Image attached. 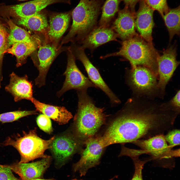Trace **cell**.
Returning <instances> with one entry per match:
<instances>
[{
    "label": "cell",
    "mask_w": 180,
    "mask_h": 180,
    "mask_svg": "<svg viewBox=\"0 0 180 180\" xmlns=\"http://www.w3.org/2000/svg\"><path fill=\"white\" fill-rule=\"evenodd\" d=\"M36 110L47 116L60 124L68 123L73 118L72 113L64 106H59L41 102L34 97L30 101Z\"/></svg>",
    "instance_id": "cell-21"
},
{
    "label": "cell",
    "mask_w": 180,
    "mask_h": 180,
    "mask_svg": "<svg viewBox=\"0 0 180 180\" xmlns=\"http://www.w3.org/2000/svg\"><path fill=\"white\" fill-rule=\"evenodd\" d=\"M37 45L34 41L30 42H20L16 43L12 47L7 49L5 52L14 55L16 57V66H22L26 57L35 50Z\"/></svg>",
    "instance_id": "cell-22"
},
{
    "label": "cell",
    "mask_w": 180,
    "mask_h": 180,
    "mask_svg": "<svg viewBox=\"0 0 180 180\" xmlns=\"http://www.w3.org/2000/svg\"><path fill=\"white\" fill-rule=\"evenodd\" d=\"M176 46H170L157 60L159 81L157 87L162 94H164L166 84L180 64L176 60Z\"/></svg>",
    "instance_id": "cell-11"
},
{
    "label": "cell",
    "mask_w": 180,
    "mask_h": 180,
    "mask_svg": "<svg viewBox=\"0 0 180 180\" xmlns=\"http://www.w3.org/2000/svg\"><path fill=\"white\" fill-rule=\"evenodd\" d=\"M9 84L5 90L13 96L15 102L23 99L30 101L33 97L32 86L26 75L20 77L12 72L10 75Z\"/></svg>",
    "instance_id": "cell-17"
},
{
    "label": "cell",
    "mask_w": 180,
    "mask_h": 180,
    "mask_svg": "<svg viewBox=\"0 0 180 180\" xmlns=\"http://www.w3.org/2000/svg\"><path fill=\"white\" fill-rule=\"evenodd\" d=\"M37 114L36 110H18L0 114V122L3 123L12 122L27 116Z\"/></svg>",
    "instance_id": "cell-27"
},
{
    "label": "cell",
    "mask_w": 180,
    "mask_h": 180,
    "mask_svg": "<svg viewBox=\"0 0 180 180\" xmlns=\"http://www.w3.org/2000/svg\"><path fill=\"white\" fill-rule=\"evenodd\" d=\"M86 91H77L78 108L74 118L76 136L83 143L95 136L108 116L104 108L96 106Z\"/></svg>",
    "instance_id": "cell-2"
},
{
    "label": "cell",
    "mask_w": 180,
    "mask_h": 180,
    "mask_svg": "<svg viewBox=\"0 0 180 180\" xmlns=\"http://www.w3.org/2000/svg\"><path fill=\"white\" fill-rule=\"evenodd\" d=\"M81 142H83L76 136L70 135L55 136L50 148L56 166L60 167L64 165L79 150Z\"/></svg>",
    "instance_id": "cell-10"
},
{
    "label": "cell",
    "mask_w": 180,
    "mask_h": 180,
    "mask_svg": "<svg viewBox=\"0 0 180 180\" xmlns=\"http://www.w3.org/2000/svg\"><path fill=\"white\" fill-rule=\"evenodd\" d=\"M103 0H80L72 13V23L62 44L82 40L96 26Z\"/></svg>",
    "instance_id": "cell-4"
},
{
    "label": "cell",
    "mask_w": 180,
    "mask_h": 180,
    "mask_svg": "<svg viewBox=\"0 0 180 180\" xmlns=\"http://www.w3.org/2000/svg\"><path fill=\"white\" fill-rule=\"evenodd\" d=\"M53 136L48 140H44L39 137L35 130H30L22 136L13 139L7 138L4 142L5 146H10L16 148L21 156L20 163H26L39 158H44L46 150L50 148L54 140Z\"/></svg>",
    "instance_id": "cell-5"
},
{
    "label": "cell",
    "mask_w": 180,
    "mask_h": 180,
    "mask_svg": "<svg viewBox=\"0 0 180 180\" xmlns=\"http://www.w3.org/2000/svg\"><path fill=\"white\" fill-rule=\"evenodd\" d=\"M136 12L125 6L118 10V16L114 21L112 28L118 37L123 40L138 35L136 32L135 22Z\"/></svg>",
    "instance_id": "cell-14"
},
{
    "label": "cell",
    "mask_w": 180,
    "mask_h": 180,
    "mask_svg": "<svg viewBox=\"0 0 180 180\" xmlns=\"http://www.w3.org/2000/svg\"><path fill=\"white\" fill-rule=\"evenodd\" d=\"M114 178H112L111 179H110V180H113ZM72 180H78L76 179H74Z\"/></svg>",
    "instance_id": "cell-37"
},
{
    "label": "cell",
    "mask_w": 180,
    "mask_h": 180,
    "mask_svg": "<svg viewBox=\"0 0 180 180\" xmlns=\"http://www.w3.org/2000/svg\"><path fill=\"white\" fill-rule=\"evenodd\" d=\"M116 34L108 26L95 27L82 39L80 47L84 50L88 48L94 50L110 41L116 40Z\"/></svg>",
    "instance_id": "cell-19"
},
{
    "label": "cell",
    "mask_w": 180,
    "mask_h": 180,
    "mask_svg": "<svg viewBox=\"0 0 180 180\" xmlns=\"http://www.w3.org/2000/svg\"><path fill=\"white\" fill-rule=\"evenodd\" d=\"M177 115L160 106H146L130 99L110 121L101 139L106 147L164 134L172 128Z\"/></svg>",
    "instance_id": "cell-1"
},
{
    "label": "cell",
    "mask_w": 180,
    "mask_h": 180,
    "mask_svg": "<svg viewBox=\"0 0 180 180\" xmlns=\"http://www.w3.org/2000/svg\"><path fill=\"white\" fill-rule=\"evenodd\" d=\"M158 76L150 69L138 66L130 71L128 75V84L134 92L148 94L157 89Z\"/></svg>",
    "instance_id": "cell-9"
},
{
    "label": "cell",
    "mask_w": 180,
    "mask_h": 180,
    "mask_svg": "<svg viewBox=\"0 0 180 180\" xmlns=\"http://www.w3.org/2000/svg\"><path fill=\"white\" fill-rule=\"evenodd\" d=\"M7 165L0 164V180H22L15 177Z\"/></svg>",
    "instance_id": "cell-34"
},
{
    "label": "cell",
    "mask_w": 180,
    "mask_h": 180,
    "mask_svg": "<svg viewBox=\"0 0 180 180\" xmlns=\"http://www.w3.org/2000/svg\"><path fill=\"white\" fill-rule=\"evenodd\" d=\"M135 167L134 172L131 180H143L142 170L145 163L149 161L148 160H141L139 158L132 160Z\"/></svg>",
    "instance_id": "cell-33"
},
{
    "label": "cell",
    "mask_w": 180,
    "mask_h": 180,
    "mask_svg": "<svg viewBox=\"0 0 180 180\" xmlns=\"http://www.w3.org/2000/svg\"><path fill=\"white\" fill-rule=\"evenodd\" d=\"M8 23L10 30L8 38V47L17 42L33 40L29 34L24 29L17 26L10 20H8Z\"/></svg>",
    "instance_id": "cell-26"
},
{
    "label": "cell",
    "mask_w": 180,
    "mask_h": 180,
    "mask_svg": "<svg viewBox=\"0 0 180 180\" xmlns=\"http://www.w3.org/2000/svg\"><path fill=\"white\" fill-rule=\"evenodd\" d=\"M67 65L63 74L66 78L61 89L57 93L58 97L67 91L71 89L78 90H86L90 87L96 88L88 78L84 75L77 67L75 56L69 50L68 54Z\"/></svg>",
    "instance_id": "cell-8"
},
{
    "label": "cell",
    "mask_w": 180,
    "mask_h": 180,
    "mask_svg": "<svg viewBox=\"0 0 180 180\" xmlns=\"http://www.w3.org/2000/svg\"><path fill=\"white\" fill-rule=\"evenodd\" d=\"M160 55L153 45L144 40L139 34L123 40L122 46L117 52L102 57L120 56L130 62L132 68L138 66L146 67L158 76L157 60Z\"/></svg>",
    "instance_id": "cell-3"
},
{
    "label": "cell",
    "mask_w": 180,
    "mask_h": 180,
    "mask_svg": "<svg viewBox=\"0 0 180 180\" xmlns=\"http://www.w3.org/2000/svg\"><path fill=\"white\" fill-rule=\"evenodd\" d=\"M132 143L141 149L134 150L135 153L139 156L147 154L150 160L156 161L170 160L174 157L180 156V149L174 150L168 144L163 134L149 138L136 140Z\"/></svg>",
    "instance_id": "cell-6"
},
{
    "label": "cell",
    "mask_w": 180,
    "mask_h": 180,
    "mask_svg": "<svg viewBox=\"0 0 180 180\" xmlns=\"http://www.w3.org/2000/svg\"><path fill=\"white\" fill-rule=\"evenodd\" d=\"M140 0H123L125 6L128 8L130 10L135 12V7L137 3Z\"/></svg>",
    "instance_id": "cell-35"
},
{
    "label": "cell",
    "mask_w": 180,
    "mask_h": 180,
    "mask_svg": "<svg viewBox=\"0 0 180 180\" xmlns=\"http://www.w3.org/2000/svg\"><path fill=\"white\" fill-rule=\"evenodd\" d=\"M18 22L32 30L46 34L48 29L49 25L46 16L40 12L29 17L20 18Z\"/></svg>",
    "instance_id": "cell-23"
},
{
    "label": "cell",
    "mask_w": 180,
    "mask_h": 180,
    "mask_svg": "<svg viewBox=\"0 0 180 180\" xmlns=\"http://www.w3.org/2000/svg\"><path fill=\"white\" fill-rule=\"evenodd\" d=\"M139 7L136 12L135 24L136 30L146 41L153 45L152 33L154 24L153 19L154 10L143 0L139 1Z\"/></svg>",
    "instance_id": "cell-13"
},
{
    "label": "cell",
    "mask_w": 180,
    "mask_h": 180,
    "mask_svg": "<svg viewBox=\"0 0 180 180\" xmlns=\"http://www.w3.org/2000/svg\"><path fill=\"white\" fill-rule=\"evenodd\" d=\"M8 34L4 26L0 22V88L2 80V60L4 54L7 49V40Z\"/></svg>",
    "instance_id": "cell-28"
},
{
    "label": "cell",
    "mask_w": 180,
    "mask_h": 180,
    "mask_svg": "<svg viewBox=\"0 0 180 180\" xmlns=\"http://www.w3.org/2000/svg\"><path fill=\"white\" fill-rule=\"evenodd\" d=\"M146 3L154 10L157 11L162 17L168 11L167 0H143Z\"/></svg>",
    "instance_id": "cell-29"
},
{
    "label": "cell",
    "mask_w": 180,
    "mask_h": 180,
    "mask_svg": "<svg viewBox=\"0 0 180 180\" xmlns=\"http://www.w3.org/2000/svg\"><path fill=\"white\" fill-rule=\"evenodd\" d=\"M180 130L178 129L171 130L164 136L165 139L171 148L180 145Z\"/></svg>",
    "instance_id": "cell-32"
},
{
    "label": "cell",
    "mask_w": 180,
    "mask_h": 180,
    "mask_svg": "<svg viewBox=\"0 0 180 180\" xmlns=\"http://www.w3.org/2000/svg\"><path fill=\"white\" fill-rule=\"evenodd\" d=\"M20 1H25V0H18Z\"/></svg>",
    "instance_id": "cell-38"
},
{
    "label": "cell",
    "mask_w": 180,
    "mask_h": 180,
    "mask_svg": "<svg viewBox=\"0 0 180 180\" xmlns=\"http://www.w3.org/2000/svg\"><path fill=\"white\" fill-rule=\"evenodd\" d=\"M71 18L70 12L54 13L50 17V25L46 34L56 48L58 42L68 26Z\"/></svg>",
    "instance_id": "cell-20"
},
{
    "label": "cell",
    "mask_w": 180,
    "mask_h": 180,
    "mask_svg": "<svg viewBox=\"0 0 180 180\" xmlns=\"http://www.w3.org/2000/svg\"><path fill=\"white\" fill-rule=\"evenodd\" d=\"M57 54L56 48L53 45L40 46L38 54L39 61L36 66L39 73L34 80L35 85L38 88L45 85L48 72Z\"/></svg>",
    "instance_id": "cell-18"
},
{
    "label": "cell",
    "mask_w": 180,
    "mask_h": 180,
    "mask_svg": "<svg viewBox=\"0 0 180 180\" xmlns=\"http://www.w3.org/2000/svg\"><path fill=\"white\" fill-rule=\"evenodd\" d=\"M121 0H106L102 8L100 26H108L110 22L118 11Z\"/></svg>",
    "instance_id": "cell-25"
},
{
    "label": "cell",
    "mask_w": 180,
    "mask_h": 180,
    "mask_svg": "<svg viewBox=\"0 0 180 180\" xmlns=\"http://www.w3.org/2000/svg\"><path fill=\"white\" fill-rule=\"evenodd\" d=\"M56 180L54 178H51L48 179H43L41 178H36L31 180Z\"/></svg>",
    "instance_id": "cell-36"
},
{
    "label": "cell",
    "mask_w": 180,
    "mask_h": 180,
    "mask_svg": "<svg viewBox=\"0 0 180 180\" xmlns=\"http://www.w3.org/2000/svg\"><path fill=\"white\" fill-rule=\"evenodd\" d=\"M84 144L86 148L82 152L80 160L73 166L74 171H78L81 176L85 175L89 169L99 164L105 148L99 136L88 138Z\"/></svg>",
    "instance_id": "cell-7"
},
{
    "label": "cell",
    "mask_w": 180,
    "mask_h": 180,
    "mask_svg": "<svg viewBox=\"0 0 180 180\" xmlns=\"http://www.w3.org/2000/svg\"><path fill=\"white\" fill-rule=\"evenodd\" d=\"M162 18L169 33L170 40H171L175 35L180 34V6L169 8Z\"/></svg>",
    "instance_id": "cell-24"
},
{
    "label": "cell",
    "mask_w": 180,
    "mask_h": 180,
    "mask_svg": "<svg viewBox=\"0 0 180 180\" xmlns=\"http://www.w3.org/2000/svg\"><path fill=\"white\" fill-rule=\"evenodd\" d=\"M70 4V0H34L7 6L6 10L11 15L19 17H29L39 12L48 6L56 3Z\"/></svg>",
    "instance_id": "cell-16"
},
{
    "label": "cell",
    "mask_w": 180,
    "mask_h": 180,
    "mask_svg": "<svg viewBox=\"0 0 180 180\" xmlns=\"http://www.w3.org/2000/svg\"><path fill=\"white\" fill-rule=\"evenodd\" d=\"M36 122L39 128L44 132L49 134L52 132L51 120L47 116L43 114H40L37 118Z\"/></svg>",
    "instance_id": "cell-31"
},
{
    "label": "cell",
    "mask_w": 180,
    "mask_h": 180,
    "mask_svg": "<svg viewBox=\"0 0 180 180\" xmlns=\"http://www.w3.org/2000/svg\"><path fill=\"white\" fill-rule=\"evenodd\" d=\"M74 56L83 64L89 78L95 86L103 91L108 96L111 103L116 105L119 104L120 99L110 89L102 78L98 70L90 62L85 54L84 50L79 47L74 48Z\"/></svg>",
    "instance_id": "cell-12"
},
{
    "label": "cell",
    "mask_w": 180,
    "mask_h": 180,
    "mask_svg": "<svg viewBox=\"0 0 180 180\" xmlns=\"http://www.w3.org/2000/svg\"><path fill=\"white\" fill-rule=\"evenodd\" d=\"M51 157L48 156L40 160L30 163H18L7 165L12 170L17 174L22 180L41 178L49 166Z\"/></svg>",
    "instance_id": "cell-15"
},
{
    "label": "cell",
    "mask_w": 180,
    "mask_h": 180,
    "mask_svg": "<svg viewBox=\"0 0 180 180\" xmlns=\"http://www.w3.org/2000/svg\"><path fill=\"white\" fill-rule=\"evenodd\" d=\"M180 90L168 102L160 106L161 108L166 110H171L179 114L180 113Z\"/></svg>",
    "instance_id": "cell-30"
}]
</instances>
